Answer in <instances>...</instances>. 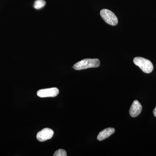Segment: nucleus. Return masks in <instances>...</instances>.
Here are the masks:
<instances>
[{"label": "nucleus", "mask_w": 156, "mask_h": 156, "mask_svg": "<svg viewBox=\"0 0 156 156\" xmlns=\"http://www.w3.org/2000/svg\"><path fill=\"white\" fill-rule=\"evenodd\" d=\"M100 62L98 58H86L74 65L73 68L76 70H80L99 66Z\"/></svg>", "instance_id": "1"}, {"label": "nucleus", "mask_w": 156, "mask_h": 156, "mask_svg": "<svg viewBox=\"0 0 156 156\" xmlns=\"http://www.w3.org/2000/svg\"><path fill=\"white\" fill-rule=\"evenodd\" d=\"M133 61L134 64L146 73H150L153 70V65L148 59L143 57H136L134 58Z\"/></svg>", "instance_id": "2"}, {"label": "nucleus", "mask_w": 156, "mask_h": 156, "mask_svg": "<svg viewBox=\"0 0 156 156\" xmlns=\"http://www.w3.org/2000/svg\"><path fill=\"white\" fill-rule=\"evenodd\" d=\"M100 15L106 23L112 26H116L118 23V19L113 12L108 9H103L100 11Z\"/></svg>", "instance_id": "3"}, {"label": "nucleus", "mask_w": 156, "mask_h": 156, "mask_svg": "<svg viewBox=\"0 0 156 156\" xmlns=\"http://www.w3.org/2000/svg\"><path fill=\"white\" fill-rule=\"evenodd\" d=\"M59 90L56 88L41 89L37 91V95L41 98L55 97L58 95Z\"/></svg>", "instance_id": "4"}, {"label": "nucleus", "mask_w": 156, "mask_h": 156, "mask_svg": "<svg viewBox=\"0 0 156 156\" xmlns=\"http://www.w3.org/2000/svg\"><path fill=\"white\" fill-rule=\"evenodd\" d=\"M54 132L51 129L45 128L39 131L37 135V138L39 141L41 142L46 141L51 139L53 137Z\"/></svg>", "instance_id": "5"}, {"label": "nucleus", "mask_w": 156, "mask_h": 156, "mask_svg": "<svg viewBox=\"0 0 156 156\" xmlns=\"http://www.w3.org/2000/svg\"><path fill=\"white\" fill-rule=\"evenodd\" d=\"M142 110V106L138 101L134 100L129 110L130 115L133 118L138 116Z\"/></svg>", "instance_id": "6"}, {"label": "nucleus", "mask_w": 156, "mask_h": 156, "mask_svg": "<svg viewBox=\"0 0 156 156\" xmlns=\"http://www.w3.org/2000/svg\"><path fill=\"white\" fill-rule=\"evenodd\" d=\"M115 132V128H108L102 130L99 133L98 135L97 139L99 141H102L108 138L112 134H114Z\"/></svg>", "instance_id": "7"}, {"label": "nucleus", "mask_w": 156, "mask_h": 156, "mask_svg": "<svg viewBox=\"0 0 156 156\" xmlns=\"http://www.w3.org/2000/svg\"><path fill=\"white\" fill-rule=\"evenodd\" d=\"M46 2L44 0H37L34 4V8L36 9H40L44 7L46 5Z\"/></svg>", "instance_id": "8"}, {"label": "nucleus", "mask_w": 156, "mask_h": 156, "mask_svg": "<svg viewBox=\"0 0 156 156\" xmlns=\"http://www.w3.org/2000/svg\"><path fill=\"white\" fill-rule=\"evenodd\" d=\"M54 156H66L67 153L66 151L63 149H59L54 153Z\"/></svg>", "instance_id": "9"}, {"label": "nucleus", "mask_w": 156, "mask_h": 156, "mask_svg": "<svg viewBox=\"0 0 156 156\" xmlns=\"http://www.w3.org/2000/svg\"><path fill=\"white\" fill-rule=\"evenodd\" d=\"M153 113L154 116L155 117H156V106L155 108L154 109V110H153Z\"/></svg>", "instance_id": "10"}]
</instances>
